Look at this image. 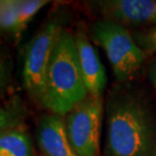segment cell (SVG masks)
<instances>
[{"mask_svg": "<svg viewBox=\"0 0 156 156\" xmlns=\"http://www.w3.org/2000/svg\"><path fill=\"white\" fill-rule=\"evenodd\" d=\"M92 4L104 16L125 28L156 25V1L154 0H105Z\"/></svg>", "mask_w": 156, "mask_h": 156, "instance_id": "8992f818", "label": "cell"}, {"mask_svg": "<svg viewBox=\"0 0 156 156\" xmlns=\"http://www.w3.org/2000/svg\"><path fill=\"white\" fill-rule=\"evenodd\" d=\"M17 21V1H0V32L11 34L14 36Z\"/></svg>", "mask_w": 156, "mask_h": 156, "instance_id": "8fae6325", "label": "cell"}, {"mask_svg": "<svg viewBox=\"0 0 156 156\" xmlns=\"http://www.w3.org/2000/svg\"><path fill=\"white\" fill-rule=\"evenodd\" d=\"M48 1L42 0H27V1H17V21L14 38L20 39L23 32L25 31L32 18Z\"/></svg>", "mask_w": 156, "mask_h": 156, "instance_id": "30bf717a", "label": "cell"}, {"mask_svg": "<svg viewBox=\"0 0 156 156\" xmlns=\"http://www.w3.org/2000/svg\"><path fill=\"white\" fill-rule=\"evenodd\" d=\"M0 156H34V144L22 112L0 131Z\"/></svg>", "mask_w": 156, "mask_h": 156, "instance_id": "9c48e42d", "label": "cell"}, {"mask_svg": "<svg viewBox=\"0 0 156 156\" xmlns=\"http://www.w3.org/2000/svg\"><path fill=\"white\" fill-rule=\"evenodd\" d=\"M79 62L90 95L102 97L107 85V75L105 67L94 46L83 29H79L75 35Z\"/></svg>", "mask_w": 156, "mask_h": 156, "instance_id": "ba28073f", "label": "cell"}, {"mask_svg": "<svg viewBox=\"0 0 156 156\" xmlns=\"http://www.w3.org/2000/svg\"><path fill=\"white\" fill-rule=\"evenodd\" d=\"M20 112H22V108L17 101H11L0 108V131Z\"/></svg>", "mask_w": 156, "mask_h": 156, "instance_id": "5bb4252c", "label": "cell"}, {"mask_svg": "<svg viewBox=\"0 0 156 156\" xmlns=\"http://www.w3.org/2000/svg\"><path fill=\"white\" fill-rule=\"evenodd\" d=\"M103 98L88 95L65 116L69 140L78 156H99Z\"/></svg>", "mask_w": 156, "mask_h": 156, "instance_id": "5b68a950", "label": "cell"}, {"mask_svg": "<svg viewBox=\"0 0 156 156\" xmlns=\"http://www.w3.org/2000/svg\"><path fill=\"white\" fill-rule=\"evenodd\" d=\"M62 31L58 18H49L25 45L22 59V83L32 101L41 105L46 72L55 43Z\"/></svg>", "mask_w": 156, "mask_h": 156, "instance_id": "277c9868", "label": "cell"}, {"mask_svg": "<svg viewBox=\"0 0 156 156\" xmlns=\"http://www.w3.org/2000/svg\"><path fill=\"white\" fill-rule=\"evenodd\" d=\"M36 141L44 156H78L69 140L65 117L45 114L39 118Z\"/></svg>", "mask_w": 156, "mask_h": 156, "instance_id": "52a82bcc", "label": "cell"}, {"mask_svg": "<svg viewBox=\"0 0 156 156\" xmlns=\"http://www.w3.org/2000/svg\"><path fill=\"white\" fill-rule=\"evenodd\" d=\"M93 40L105 51L115 78L120 84L132 81L146 59L127 28L108 19H101L91 26Z\"/></svg>", "mask_w": 156, "mask_h": 156, "instance_id": "3957f363", "label": "cell"}, {"mask_svg": "<svg viewBox=\"0 0 156 156\" xmlns=\"http://www.w3.org/2000/svg\"><path fill=\"white\" fill-rule=\"evenodd\" d=\"M147 75L149 80H150L152 85H153V87L156 89V57L151 59V61L149 62Z\"/></svg>", "mask_w": 156, "mask_h": 156, "instance_id": "9a60e30c", "label": "cell"}, {"mask_svg": "<svg viewBox=\"0 0 156 156\" xmlns=\"http://www.w3.org/2000/svg\"><path fill=\"white\" fill-rule=\"evenodd\" d=\"M88 95L75 35L62 29L48 64L41 105L51 114L65 117Z\"/></svg>", "mask_w": 156, "mask_h": 156, "instance_id": "7a4b0ae2", "label": "cell"}, {"mask_svg": "<svg viewBox=\"0 0 156 156\" xmlns=\"http://www.w3.org/2000/svg\"><path fill=\"white\" fill-rule=\"evenodd\" d=\"M132 36L146 55L156 53V25L136 29L132 32Z\"/></svg>", "mask_w": 156, "mask_h": 156, "instance_id": "7c38bea8", "label": "cell"}, {"mask_svg": "<svg viewBox=\"0 0 156 156\" xmlns=\"http://www.w3.org/2000/svg\"><path fill=\"white\" fill-rule=\"evenodd\" d=\"M105 156H156V112L143 92L120 84L106 102Z\"/></svg>", "mask_w": 156, "mask_h": 156, "instance_id": "6da1fadb", "label": "cell"}, {"mask_svg": "<svg viewBox=\"0 0 156 156\" xmlns=\"http://www.w3.org/2000/svg\"><path fill=\"white\" fill-rule=\"evenodd\" d=\"M12 78V61L8 51L0 45V98L8 91Z\"/></svg>", "mask_w": 156, "mask_h": 156, "instance_id": "4fadbf2b", "label": "cell"}]
</instances>
